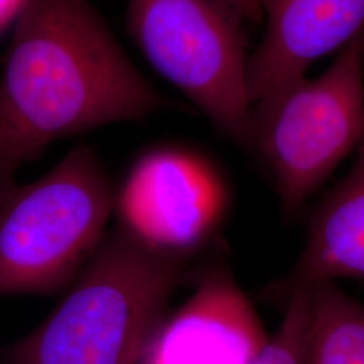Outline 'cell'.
<instances>
[{
  "mask_svg": "<svg viewBox=\"0 0 364 364\" xmlns=\"http://www.w3.org/2000/svg\"><path fill=\"white\" fill-rule=\"evenodd\" d=\"M170 105L90 0H23L0 80V189L48 144Z\"/></svg>",
  "mask_w": 364,
  "mask_h": 364,
  "instance_id": "1",
  "label": "cell"
},
{
  "mask_svg": "<svg viewBox=\"0 0 364 364\" xmlns=\"http://www.w3.org/2000/svg\"><path fill=\"white\" fill-rule=\"evenodd\" d=\"M178 255L122 227L105 239L65 297L1 364H138L180 285Z\"/></svg>",
  "mask_w": 364,
  "mask_h": 364,
  "instance_id": "2",
  "label": "cell"
},
{
  "mask_svg": "<svg viewBox=\"0 0 364 364\" xmlns=\"http://www.w3.org/2000/svg\"><path fill=\"white\" fill-rule=\"evenodd\" d=\"M111 209L108 178L87 146L38 180L0 189V299L72 284L102 245Z\"/></svg>",
  "mask_w": 364,
  "mask_h": 364,
  "instance_id": "3",
  "label": "cell"
},
{
  "mask_svg": "<svg viewBox=\"0 0 364 364\" xmlns=\"http://www.w3.org/2000/svg\"><path fill=\"white\" fill-rule=\"evenodd\" d=\"M364 34L321 77H302L251 108L252 150L270 171L287 218L364 138Z\"/></svg>",
  "mask_w": 364,
  "mask_h": 364,
  "instance_id": "4",
  "label": "cell"
},
{
  "mask_svg": "<svg viewBox=\"0 0 364 364\" xmlns=\"http://www.w3.org/2000/svg\"><path fill=\"white\" fill-rule=\"evenodd\" d=\"M246 22L237 0H130L126 13L127 31L154 70L248 149Z\"/></svg>",
  "mask_w": 364,
  "mask_h": 364,
  "instance_id": "5",
  "label": "cell"
},
{
  "mask_svg": "<svg viewBox=\"0 0 364 364\" xmlns=\"http://www.w3.org/2000/svg\"><path fill=\"white\" fill-rule=\"evenodd\" d=\"M224 205L225 192L216 171L203 158L180 150L142 156L117 200L124 230L174 255L208 239Z\"/></svg>",
  "mask_w": 364,
  "mask_h": 364,
  "instance_id": "6",
  "label": "cell"
},
{
  "mask_svg": "<svg viewBox=\"0 0 364 364\" xmlns=\"http://www.w3.org/2000/svg\"><path fill=\"white\" fill-rule=\"evenodd\" d=\"M267 340L254 306L231 275L210 270L158 326L138 364H248Z\"/></svg>",
  "mask_w": 364,
  "mask_h": 364,
  "instance_id": "7",
  "label": "cell"
},
{
  "mask_svg": "<svg viewBox=\"0 0 364 364\" xmlns=\"http://www.w3.org/2000/svg\"><path fill=\"white\" fill-rule=\"evenodd\" d=\"M267 26L248 55L251 105L304 77L314 60L364 34V0H260Z\"/></svg>",
  "mask_w": 364,
  "mask_h": 364,
  "instance_id": "8",
  "label": "cell"
},
{
  "mask_svg": "<svg viewBox=\"0 0 364 364\" xmlns=\"http://www.w3.org/2000/svg\"><path fill=\"white\" fill-rule=\"evenodd\" d=\"M338 278L364 281V138L350 171L313 209L297 263L263 296L285 306L301 290Z\"/></svg>",
  "mask_w": 364,
  "mask_h": 364,
  "instance_id": "9",
  "label": "cell"
},
{
  "mask_svg": "<svg viewBox=\"0 0 364 364\" xmlns=\"http://www.w3.org/2000/svg\"><path fill=\"white\" fill-rule=\"evenodd\" d=\"M309 326L302 364H364V305L335 282L308 287Z\"/></svg>",
  "mask_w": 364,
  "mask_h": 364,
  "instance_id": "10",
  "label": "cell"
},
{
  "mask_svg": "<svg viewBox=\"0 0 364 364\" xmlns=\"http://www.w3.org/2000/svg\"><path fill=\"white\" fill-rule=\"evenodd\" d=\"M309 326V291L296 293L285 305V316L273 336L248 364H302Z\"/></svg>",
  "mask_w": 364,
  "mask_h": 364,
  "instance_id": "11",
  "label": "cell"
},
{
  "mask_svg": "<svg viewBox=\"0 0 364 364\" xmlns=\"http://www.w3.org/2000/svg\"><path fill=\"white\" fill-rule=\"evenodd\" d=\"M247 22H254L258 23L263 19L262 14V7H260V0H237Z\"/></svg>",
  "mask_w": 364,
  "mask_h": 364,
  "instance_id": "12",
  "label": "cell"
},
{
  "mask_svg": "<svg viewBox=\"0 0 364 364\" xmlns=\"http://www.w3.org/2000/svg\"><path fill=\"white\" fill-rule=\"evenodd\" d=\"M1 151H3V136H1V132H0V156H1Z\"/></svg>",
  "mask_w": 364,
  "mask_h": 364,
  "instance_id": "13",
  "label": "cell"
},
{
  "mask_svg": "<svg viewBox=\"0 0 364 364\" xmlns=\"http://www.w3.org/2000/svg\"><path fill=\"white\" fill-rule=\"evenodd\" d=\"M0 364H1V362H0Z\"/></svg>",
  "mask_w": 364,
  "mask_h": 364,
  "instance_id": "14",
  "label": "cell"
}]
</instances>
